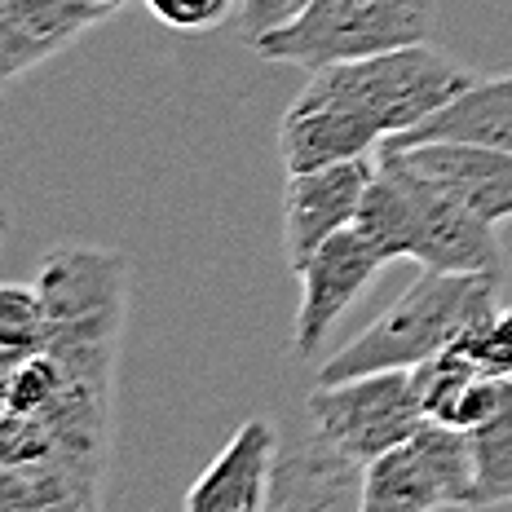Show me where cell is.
I'll return each instance as SVG.
<instances>
[{"label": "cell", "mask_w": 512, "mask_h": 512, "mask_svg": "<svg viewBox=\"0 0 512 512\" xmlns=\"http://www.w3.org/2000/svg\"><path fill=\"white\" fill-rule=\"evenodd\" d=\"M98 5H106V9H111V14H115V9H124L128 0H98Z\"/></svg>", "instance_id": "23"}, {"label": "cell", "mask_w": 512, "mask_h": 512, "mask_svg": "<svg viewBox=\"0 0 512 512\" xmlns=\"http://www.w3.org/2000/svg\"><path fill=\"white\" fill-rule=\"evenodd\" d=\"M45 58H49V49L31 36V27L18 18V9L9 5V0H0V89H5L9 80L27 76V71L40 67Z\"/></svg>", "instance_id": "20"}, {"label": "cell", "mask_w": 512, "mask_h": 512, "mask_svg": "<svg viewBox=\"0 0 512 512\" xmlns=\"http://www.w3.org/2000/svg\"><path fill=\"white\" fill-rule=\"evenodd\" d=\"M473 499V437L437 420H424L411 437L376 455L362 482V512L473 508Z\"/></svg>", "instance_id": "6"}, {"label": "cell", "mask_w": 512, "mask_h": 512, "mask_svg": "<svg viewBox=\"0 0 512 512\" xmlns=\"http://www.w3.org/2000/svg\"><path fill=\"white\" fill-rule=\"evenodd\" d=\"M415 168L420 177L437 181L468 212L499 226L512 217V151L468 142H384Z\"/></svg>", "instance_id": "12"}, {"label": "cell", "mask_w": 512, "mask_h": 512, "mask_svg": "<svg viewBox=\"0 0 512 512\" xmlns=\"http://www.w3.org/2000/svg\"><path fill=\"white\" fill-rule=\"evenodd\" d=\"M45 305L36 283H5L0 287V376L23 367L27 358L45 354Z\"/></svg>", "instance_id": "17"}, {"label": "cell", "mask_w": 512, "mask_h": 512, "mask_svg": "<svg viewBox=\"0 0 512 512\" xmlns=\"http://www.w3.org/2000/svg\"><path fill=\"white\" fill-rule=\"evenodd\" d=\"M499 314V274H455V270H420L407 292L398 296L376 323H367L323 362L318 380H349L367 371L420 367L442 354L455 336Z\"/></svg>", "instance_id": "3"}, {"label": "cell", "mask_w": 512, "mask_h": 512, "mask_svg": "<svg viewBox=\"0 0 512 512\" xmlns=\"http://www.w3.org/2000/svg\"><path fill=\"white\" fill-rule=\"evenodd\" d=\"M468 437H473V473H477L473 508L512 504V402Z\"/></svg>", "instance_id": "18"}, {"label": "cell", "mask_w": 512, "mask_h": 512, "mask_svg": "<svg viewBox=\"0 0 512 512\" xmlns=\"http://www.w3.org/2000/svg\"><path fill=\"white\" fill-rule=\"evenodd\" d=\"M239 0H146V9L155 14V23L173 31H212L234 14Z\"/></svg>", "instance_id": "21"}, {"label": "cell", "mask_w": 512, "mask_h": 512, "mask_svg": "<svg viewBox=\"0 0 512 512\" xmlns=\"http://www.w3.org/2000/svg\"><path fill=\"white\" fill-rule=\"evenodd\" d=\"M389 142H468L512 151V76L473 80L446 106H437L429 120L389 137Z\"/></svg>", "instance_id": "15"}, {"label": "cell", "mask_w": 512, "mask_h": 512, "mask_svg": "<svg viewBox=\"0 0 512 512\" xmlns=\"http://www.w3.org/2000/svg\"><path fill=\"white\" fill-rule=\"evenodd\" d=\"M424 424L420 393H415L411 367L367 371L349 380H318L309 393V429L354 455L358 464H371L402 437H411Z\"/></svg>", "instance_id": "7"}, {"label": "cell", "mask_w": 512, "mask_h": 512, "mask_svg": "<svg viewBox=\"0 0 512 512\" xmlns=\"http://www.w3.org/2000/svg\"><path fill=\"white\" fill-rule=\"evenodd\" d=\"M367 464L309 429L301 442H279L270 473V512H362Z\"/></svg>", "instance_id": "11"}, {"label": "cell", "mask_w": 512, "mask_h": 512, "mask_svg": "<svg viewBox=\"0 0 512 512\" xmlns=\"http://www.w3.org/2000/svg\"><path fill=\"white\" fill-rule=\"evenodd\" d=\"M102 468L71 460L0 464V512H80L102 504Z\"/></svg>", "instance_id": "16"}, {"label": "cell", "mask_w": 512, "mask_h": 512, "mask_svg": "<svg viewBox=\"0 0 512 512\" xmlns=\"http://www.w3.org/2000/svg\"><path fill=\"white\" fill-rule=\"evenodd\" d=\"M354 226L384 252V261H415L424 270L499 274V234L468 212L437 181L420 177L402 151L384 146Z\"/></svg>", "instance_id": "1"}, {"label": "cell", "mask_w": 512, "mask_h": 512, "mask_svg": "<svg viewBox=\"0 0 512 512\" xmlns=\"http://www.w3.org/2000/svg\"><path fill=\"white\" fill-rule=\"evenodd\" d=\"M384 252L367 239L358 226L332 234L323 248L309 252V261L301 265V305H296V323H292V349L301 358H314L318 345L327 340V332L345 318V309L380 279L384 270Z\"/></svg>", "instance_id": "8"}, {"label": "cell", "mask_w": 512, "mask_h": 512, "mask_svg": "<svg viewBox=\"0 0 512 512\" xmlns=\"http://www.w3.org/2000/svg\"><path fill=\"white\" fill-rule=\"evenodd\" d=\"M5 226H9V217H5V212H0V239H5Z\"/></svg>", "instance_id": "24"}, {"label": "cell", "mask_w": 512, "mask_h": 512, "mask_svg": "<svg viewBox=\"0 0 512 512\" xmlns=\"http://www.w3.org/2000/svg\"><path fill=\"white\" fill-rule=\"evenodd\" d=\"M279 455V433L265 415L243 420L226 451L186 490V512H261L270 499V473Z\"/></svg>", "instance_id": "13"}, {"label": "cell", "mask_w": 512, "mask_h": 512, "mask_svg": "<svg viewBox=\"0 0 512 512\" xmlns=\"http://www.w3.org/2000/svg\"><path fill=\"white\" fill-rule=\"evenodd\" d=\"M376 146H384L376 128L318 71H309V84L279 120V155L287 173H309V168L345 164V159H371Z\"/></svg>", "instance_id": "9"}, {"label": "cell", "mask_w": 512, "mask_h": 512, "mask_svg": "<svg viewBox=\"0 0 512 512\" xmlns=\"http://www.w3.org/2000/svg\"><path fill=\"white\" fill-rule=\"evenodd\" d=\"M437 0H305L287 23L252 40L265 62L323 71L433 40Z\"/></svg>", "instance_id": "4"}, {"label": "cell", "mask_w": 512, "mask_h": 512, "mask_svg": "<svg viewBox=\"0 0 512 512\" xmlns=\"http://www.w3.org/2000/svg\"><path fill=\"white\" fill-rule=\"evenodd\" d=\"M376 164L371 159H345V164L309 168V173H287L283 186V252L287 265L301 270L309 252L323 248L332 234L349 230L362 212Z\"/></svg>", "instance_id": "10"}, {"label": "cell", "mask_w": 512, "mask_h": 512, "mask_svg": "<svg viewBox=\"0 0 512 512\" xmlns=\"http://www.w3.org/2000/svg\"><path fill=\"white\" fill-rule=\"evenodd\" d=\"M9 5L31 27V36L49 49V58L71 40H80L89 27H98L102 18H111V9L98 0H9Z\"/></svg>", "instance_id": "19"}, {"label": "cell", "mask_w": 512, "mask_h": 512, "mask_svg": "<svg viewBox=\"0 0 512 512\" xmlns=\"http://www.w3.org/2000/svg\"><path fill=\"white\" fill-rule=\"evenodd\" d=\"M318 76L332 84L384 142L407 133L420 120H429L437 106H446L455 93L477 80L473 71L460 67L433 40L371 53V58L340 62V67H323Z\"/></svg>", "instance_id": "5"}, {"label": "cell", "mask_w": 512, "mask_h": 512, "mask_svg": "<svg viewBox=\"0 0 512 512\" xmlns=\"http://www.w3.org/2000/svg\"><path fill=\"white\" fill-rule=\"evenodd\" d=\"M415 393H420L424 420L451 424L460 433H473L490 424L499 411L512 402V380L508 376H490L477 362H468L460 349L446 345L442 354H433L429 362L411 367Z\"/></svg>", "instance_id": "14"}, {"label": "cell", "mask_w": 512, "mask_h": 512, "mask_svg": "<svg viewBox=\"0 0 512 512\" xmlns=\"http://www.w3.org/2000/svg\"><path fill=\"white\" fill-rule=\"evenodd\" d=\"M45 305V354L62 362L71 380L111 393L128 309V256L111 248L67 243L53 248L36 270Z\"/></svg>", "instance_id": "2"}, {"label": "cell", "mask_w": 512, "mask_h": 512, "mask_svg": "<svg viewBox=\"0 0 512 512\" xmlns=\"http://www.w3.org/2000/svg\"><path fill=\"white\" fill-rule=\"evenodd\" d=\"M305 0H243V18H248V40L265 36L270 27L287 23V18L301 9Z\"/></svg>", "instance_id": "22"}]
</instances>
